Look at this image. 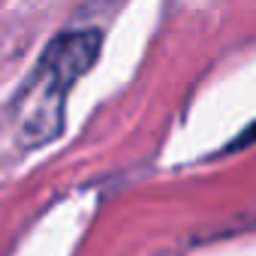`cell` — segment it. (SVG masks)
I'll list each match as a JSON object with an SVG mask.
<instances>
[{"label":"cell","instance_id":"6da1fadb","mask_svg":"<svg viewBox=\"0 0 256 256\" xmlns=\"http://www.w3.org/2000/svg\"><path fill=\"white\" fill-rule=\"evenodd\" d=\"M102 52V30L76 28L58 34L40 54L34 72L12 100V136L24 151L46 148L64 133L66 94L94 70Z\"/></svg>","mask_w":256,"mask_h":256}]
</instances>
